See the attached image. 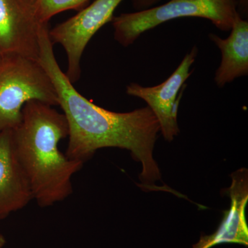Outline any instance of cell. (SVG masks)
Returning a JSON list of instances; mask_svg holds the SVG:
<instances>
[{"label":"cell","instance_id":"1","mask_svg":"<svg viewBox=\"0 0 248 248\" xmlns=\"http://www.w3.org/2000/svg\"><path fill=\"white\" fill-rule=\"evenodd\" d=\"M48 25L40 31V62L51 78L58 93L59 106L68 126L66 155L84 163L98 150L119 148L128 150L141 163L142 187L159 190V167L153 157L160 131L157 119L149 107L128 112H115L98 107L77 91L59 66L48 35Z\"/></svg>","mask_w":248,"mask_h":248},{"label":"cell","instance_id":"13","mask_svg":"<svg viewBox=\"0 0 248 248\" xmlns=\"http://www.w3.org/2000/svg\"><path fill=\"white\" fill-rule=\"evenodd\" d=\"M238 11L240 10L243 14L247 15L248 11V0H237Z\"/></svg>","mask_w":248,"mask_h":248},{"label":"cell","instance_id":"4","mask_svg":"<svg viewBox=\"0 0 248 248\" xmlns=\"http://www.w3.org/2000/svg\"><path fill=\"white\" fill-rule=\"evenodd\" d=\"M239 14L237 0H170L161 6L121 14L111 22L115 40L126 47L143 32L172 19L205 18L217 29L228 31Z\"/></svg>","mask_w":248,"mask_h":248},{"label":"cell","instance_id":"3","mask_svg":"<svg viewBox=\"0 0 248 248\" xmlns=\"http://www.w3.org/2000/svg\"><path fill=\"white\" fill-rule=\"evenodd\" d=\"M59 106L53 81L40 61L15 53H0V131L20 123L27 102Z\"/></svg>","mask_w":248,"mask_h":248},{"label":"cell","instance_id":"14","mask_svg":"<svg viewBox=\"0 0 248 248\" xmlns=\"http://www.w3.org/2000/svg\"><path fill=\"white\" fill-rule=\"evenodd\" d=\"M6 244V241L4 235L0 234V248H4Z\"/></svg>","mask_w":248,"mask_h":248},{"label":"cell","instance_id":"5","mask_svg":"<svg viewBox=\"0 0 248 248\" xmlns=\"http://www.w3.org/2000/svg\"><path fill=\"white\" fill-rule=\"evenodd\" d=\"M123 0H95L87 7L48 31L53 45L63 46L67 56L65 74L72 84L79 79L81 56L93 35L111 22L114 12Z\"/></svg>","mask_w":248,"mask_h":248},{"label":"cell","instance_id":"10","mask_svg":"<svg viewBox=\"0 0 248 248\" xmlns=\"http://www.w3.org/2000/svg\"><path fill=\"white\" fill-rule=\"evenodd\" d=\"M231 31V35L226 39L215 34L209 35L221 51V64L215 78V82L220 88L248 74V21L238 15Z\"/></svg>","mask_w":248,"mask_h":248},{"label":"cell","instance_id":"2","mask_svg":"<svg viewBox=\"0 0 248 248\" xmlns=\"http://www.w3.org/2000/svg\"><path fill=\"white\" fill-rule=\"evenodd\" d=\"M12 135L16 156L39 206H52L69 197L72 178L84 163L60 151L59 143L68 135L64 115L45 103L31 101L23 108L20 123Z\"/></svg>","mask_w":248,"mask_h":248},{"label":"cell","instance_id":"8","mask_svg":"<svg viewBox=\"0 0 248 248\" xmlns=\"http://www.w3.org/2000/svg\"><path fill=\"white\" fill-rule=\"evenodd\" d=\"M228 189L231 206L224 212L223 219L213 234L202 235L192 248H211L222 244L248 246V226L246 209L248 202V170L240 169L232 174Z\"/></svg>","mask_w":248,"mask_h":248},{"label":"cell","instance_id":"12","mask_svg":"<svg viewBox=\"0 0 248 248\" xmlns=\"http://www.w3.org/2000/svg\"><path fill=\"white\" fill-rule=\"evenodd\" d=\"M160 1L161 0H133V6L137 10L142 11V10L149 9L151 6Z\"/></svg>","mask_w":248,"mask_h":248},{"label":"cell","instance_id":"11","mask_svg":"<svg viewBox=\"0 0 248 248\" xmlns=\"http://www.w3.org/2000/svg\"><path fill=\"white\" fill-rule=\"evenodd\" d=\"M38 17L42 22L48 24L55 15L81 9L89 0H31Z\"/></svg>","mask_w":248,"mask_h":248},{"label":"cell","instance_id":"9","mask_svg":"<svg viewBox=\"0 0 248 248\" xmlns=\"http://www.w3.org/2000/svg\"><path fill=\"white\" fill-rule=\"evenodd\" d=\"M32 200L30 182L15 152L12 130L0 131V220Z\"/></svg>","mask_w":248,"mask_h":248},{"label":"cell","instance_id":"6","mask_svg":"<svg viewBox=\"0 0 248 248\" xmlns=\"http://www.w3.org/2000/svg\"><path fill=\"white\" fill-rule=\"evenodd\" d=\"M197 52L198 49L194 47L184 57L174 73L158 86L143 87L136 83H131L127 86L128 95L141 98L148 104L159 122L160 130L166 141H172L180 132L177 112L183 91L180 95L178 94L192 74L190 68L195 62Z\"/></svg>","mask_w":248,"mask_h":248},{"label":"cell","instance_id":"7","mask_svg":"<svg viewBox=\"0 0 248 248\" xmlns=\"http://www.w3.org/2000/svg\"><path fill=\"white\" fill-rule=\"evenodd\" d=\"M41 22L31 0H0V53L40 61Z\"/></svg>","mask_w":248,"mask_h":248}]
</instances>
